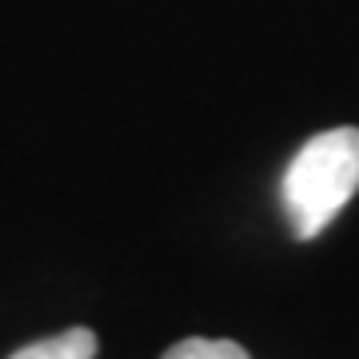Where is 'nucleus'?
<instances>
[{
  "instance_id": "nucleus-1",
  "label": "nucleus",
  "mask_w": 359,
  "mask_h": 359,
  "mask_svg": "<svg viewBox=\"0 0 359 359\" xmlns=\"http://www.w3.org/2000/svg\"><path fill=\"white\" fill-rule=\"evenodd\" d=\"M359 192V128H327L311 136L283 172L280 200L299 240H316Z\"/></svg>"
},
{
  "instance_id": "nucleus-3",
  "label": "nucleus",
  "mask_w": 359,
  "mask_h": 359,
  "mask_svg": "<svg viewBox=\"0 0 359 359\" xmlns=\"http://www.w3.org/2000/svg\"><path fill=\"white\" fill-rule=\"evenodd\" d=\"M164 359H252L240 344H231V339H204V335H196V339H180L176 347H168Z\"/></svg>"
},
{
  "instance_id": "nucleus-2",
  "label": "nucleus",
  "mask_w": 359,
  "mask_h": 359,
  "mask_svg": "<svg viewBox=\"0 0 359 359\" xmlns=\"http://www.w3.org/2000/svg\"><path fill=\"white\" fill-rule=\"evenodd\" d=\"M96 332L92 327H68L60 335H48V339H36V344L13 351L8 359H92L96 355Z\"/></svg>"
}]
</instances>
